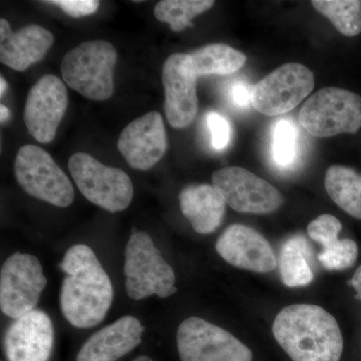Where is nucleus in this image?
I'll use <instances>...</instances> for the list:
<instances>
[{
  "instance_id": "f257e3e1",
  "label": "nucleus",
  "mask_w": 361,
  "mask_h": 361,
  "mask_svg": "<svg viewBox=\"0 0 361 361\" xmlns=\"http://www.w3.org/2000/svg\"><path fill=\"white\" fill-rule=\"evenodd\" d=\"M59 267L66 273L59 294L63 317L77 329L97 326L110 310L114 288L96 254L84 244L73 245Z\"/></svg>"
},
{
  "instance_id": "f03ea898",
  "label": "nucleus",
  "mask_w": 361,
  "mask_h": 361,
  "mask_svg": "<svg viewBox=\"0 0 361 361\" xmlns=\"http://www.w3.org/2000/svg\"><path fill=\"white\" fill-rule=\"evenodd\" d=\"M273 336L293 361H339L343 338L338 323L312 304H294L278 313Z\"/></svg>"
},
{
  "instance_id": "7ed1b4c3",
  "label": "nucleus",
  "mask_w": 361,
  "mask_h": 361,
  "mask_svg": "<svg viewBox=\"0 0 361 361\" xmlns=\"http://www.w3.org/2000/svg\"><path fill=\"white\" fill-rule=\"evenodd\" d=\"M118 61L115 47L104 40L82 42L61 61L63 80L90 101H106L115 90L114 73Z\"/></svg>"
},
{
  "instance_id": "20e7f679",
  "label": "nucleus",
  "mask_w": 361,
  "mask_h": 361,
  "mask_svg": "<svg viewBox=\"0 0 361 361\" xmlns=\"http://www.w3.org/2000/svg\"><path fill=\"white\" fill-rule=\"evenodd\" d=\"M126 291L133 300L157 295L167 298L177 292L174 270L164 259L153 239L133 228L125 250Z\"/></svg>"
},
{
  "instance_id": "39448f33",
  "label": "nucleus",
  "mask_w": 361,
  "mask_h": 361,
  "mask_svg": "<svg viewBox=\"0 0 361 361\" xmlns=\"http://www.w3.org/2000/svg\"><path fill=\"white\" fill-rule=\"evenodd\" d=\"M299 123L315 137L355 134L361 128V97L350 90L324 87L303 104Z\"/></svg>"
},
{
  "instance_id": "423d86ee",
  "label": "nucleus",
  "mask_w": 361,
  "mask_h": 361,
  "mask_svg": "<svg viewBox=\"0 0 361 361\" xmlns=\"http://www.w3.org/2000/svg\"><path fill=\"white\" fill-rule=\"evenodd\" d=\"M71 177L85 198L111 213L121 212L134 197L132 180L122 169L109 167L87 153L68 160Z\"/></svg>"
},
{
  "instance_id": "0eeeda50",
  "label": "nucleus",
  "mask_w": 361,
  "mask_h": 361,
  "mask_svg": "<svg viewBox=\"0 0 361 361\" xmlns=\"http://www.w3.org/2000/svg\"><path fill=\"white\" fill-rule=\"evenodd\" d=\"M14 175L20 186L33 198L59 208H66L75 200V189L68 176L47 151L35 145L18 149Z\"/></svg>"
},
{
  "instance_id": "6e6552de",
  "label": "nucleus",
  "mask_w": 361,
  "mask_h": 361,
  "mask_svg": "<svg viewBox=\"0 0 361 361\" xmlns=\"http://www.w3.org/2000/svg\"><path fill=\"white\" fill-rule=\"evenodd\" d=\"M180 361H253V353L239 339L200 317H189L177 332Z\"/></svg>"
},
{
  "instance_id": "1a4fd4ad",
  "label": "nucleus",
  "mask_w": 361,
  "mask_h": 361,
  "mask_svg": "<svg viewBox=\"0 0 361 361\" xmlns=\"http://www.w3.org/2000/svg\"><path fill=\"white\" fill-rule=\"evenodd\" d=\"M47 284L39 259L32 254H13L0 272L2 313L14 320L35 310Z\"/></svg>"
},
{
  "instance_id": "9d476101",
  "label": "nucleus",
  "mask_w": 361,
  "mask_h": 361,
  "mask_svg": "<svg viewBox=\"0 0 361 361\" xmlns=\"http://www.w3.org/2000/svg\"><path fill=\"white\" fill-rule=\"evenodd\" d=\"M314 85L310 68L300 63H285L254 85L251 104L262 115H284L310 96Z\"/></svg>"
},
{
  "instance_id": "9b49d317",
  "label": "nucleus",
  "mask_w": 361,
  "mask_h": 361,
  "mask_svg": "<svg viewBox=\"0 0 361 361\" xmlns=\"http://www.w3.org/2000/svg\"><path fill=\"white\" fill-rule=\"evenodd\" d=\"M213 186L239 213L269 214L283 204L281 193L267 180L241 167H225L212 175Z\"/></svg>"
},
{
  "instance_id": "f8f14e48",
  "label": "nucleus",
  "mask_w": 361,
  "mask_h": 361,
  "mask_svg": "<svg viewBox=\"0 0 361 361\" xmlns=\"http://www.w3.org/2000/svg\"><path fill=\"white\" fill-rule=\"evenodd\" d=\"M197 77L189 54H171L163 66L161 82L165 92V114L175 129H184L198 113Z\"/></svg>"
},
{
  "instance_id": "ddd939ff",
  "label": "nucleus",
  "mask_w": 361,
  "mask_h": 361,
  "mask_svg": "<svg viewBox=\"0 0 361 361\" xmlns=\"http://www.w3.org/2000/svg\"><path fill=\"white\" fill-rule=\"evenodd\" d=\"M68 106L66 85L54 75L39 78L26 97L25 123L28 133L42 144L54 141Z\"/></svg>"
},
{
  "instance_id": "4468645a",
  "label": "nucleus",
  "mask_w": 361,
  "mask_h": 361,
  "mask_svg": "<svg viewBox=\"0 0 361 361\" xmlns=\"http://www.w3.org/2000/svg\"><path fill=\"white\" fill-rule=\"evenodd\" d=\"M167 133L163 116L149 111L130 122L121 133L118 149L130 167L148 171L165 156Z\"/></svg>"
},
{
  "instance_id": "2eb2a0df",
  "label": "nucleus",
  "mask_w": 361,
  "mask_h": 361,
  "mask_svg": "<svg viewBox=\"0 0 361 361\" xmlns=\"http://www.w3.org/2000/svg\"><path fill=\"white\" fill-rule=\"evenodd\" d=\"M54 342L51 318L35 310L9 325L4 334V353L8 361H49Z\"/></svg>"
},
{
  "instance_id": "dca6fc26",
  "label": "nucleus",
  "mask_w": 361,
  "mask_h": 361,
  "mask_svg": "<svg viewBox=\"0 0 361 361\" xmlns=\"http://www.w3.org/2000/svg\"><path fill=\"white\" fill-rule=\"evenodd\" d=\"M216 251L226 262L241 269L268 273L276 267L269 242L248 226L233 224L221 235Z\"/></svg>"
},
{
  "instance_id": "f3484780",
  "label": "nucleus",
  "mask_w": 361,
  "mask_h": 361,
  "mask_svg": "<svg viewBox=\"0 0 361 361\" xmlns=\"http://www.w3.org/2000/svg\"><path fill=\"white\" fill-rule=\"evenodd\" d=\"M54 42L47 28L30 25L13 32L8 21L0 20V61L16 71H25L39 63Z\"/></svg>"
},
{
  "instance_id": "a211bd4d",
  "label": "nucleus",
  "mask_w": 361,
  "mask_h": 361,
  "mask_svg": "<svg viewBox=\"0 0 361 361\" xmlns=\"http://www.w3.org/2000/svg\"><path fill=\"white\" fill-rule=\"evenodd\" d=\"M144 326L134 316H123L85 342L75 361H116L142 342Z\"/></svg>"
},
{
  "instance_id": "6ab92c4d",
  "label": "nucleus",
  "mask_w": 361,
  "mask_h": 361,
  "mask_svg": "<svg viewBox=\"0 0 361 361\" xmlns=\"http://www.w3.org/2000/svg\"><path fill=\"white\" fill-rule=\"evenodd\" d=\"M179 200L183 215L199 234H211L222 224L227 204L213 185H190L180 191Z\"/></svg>"
},
{
  "instance_id": "aec40b11",
  "label": "nucleus",
  "mask_w": 361,
  "mask_h": 361,
  "mask_svg": "<svg viewBox=\"0 0 361 361\" xmlns=\"http://www.w3.org/2000/svg\"><path fill=\"white\" fill-rule=\"evenodd\" d=\"M325 189L332 201L361 220V175L351 168L331 166L325 173Z\"/></svg>"
},
{
  "instance_id": "412c9836",
  "label": "nucleus",
  "mask_w": 361,
  "mask_h": 361,
  "mask_svg": "<svg viewBox=\"0 0 361 361\" xmlns=\"http://www.w3.org/2000/svg\"><path fill=\"white\" fill-rule=\"evenodd\" d=\"M189 56L197 77L232 75L243 68L247 61L243 52L224 44H207Z\"/></svg>"
},
{
  "instance_id": "4be33fe9",
  "label": "nucleus",
  "mask_w": 361,
  "mask_h": 361,
  "mask_svg": "<svg viewBox=\"0 0 361 361\" xmlns=\"http://www.w3.org/2000/svg\"><path fill=\"white\" fill-rule=\"evenodd\" d=\"M310 249L303 236L287 240L280 254L279 267L282 281L288 287H302L314 279L307 259Z\"/></svg>"
},
{
  "instance_id": "5701e85b",
  "label": "nucleus",
  "mask_w": 361,
  "mask_h": 361,
  "mask_svg": "<svg viewBox=\"0 0 361 361\" xmlns=\"http://www.w3.org/2000/svg\"><path fill=\"white\" fill-rule=\"evenodd\" d=\"M214 4L213 0H163L156 4L154 14L157 20L168 23L173 32H180L193 26L191 20L212 8Z\"/></svg>"
},
{
  "instance_id": "b1692460",
  "label": "nucleus",
  "mask_w": 361,
  "mask_h": 361,
  "mask_svg": "<svg viewBox=\"0 0 361 361\" xmlns=\"http://www.w3.org/2000/svg\"><path fill=\"white\" fill-rule=\"evenodd\" d=\"M311 4L345 37L361 32L360 0H313Z\"/></svg>"
},
{
  "instance_id": "393cba45",
  "label": "nucleus",
  "mask_w": 361,
  "mask_h": 361,
  "mask_svg": "<svg viewBox=\"0 0 361 361\" xmlns=\"http://www.w3.org/2000/svg\"><path fill=\"white\" fill-rule=\"evenodd\" d=\"M272 134V155L280 168L289 169L298 157V130L290 120H280L275 123Z\"/></svg>"
},
{
  "instance_id": "a878e982",
  "label": "nucleus",
  "mask_w": 361,
  "mask_h": 361,
  "mask_svg": "<svg viewBox=\"0 0 361 361\" xmlns=\"http://www.w3.org/2000/svg\"><path fill=\"white\" fill-rule=\"evenodd\" d=\"M358 247L353 240H337L331 245L323 248L318 260L327 270H345L355 264Z\"/></svg>"
},
{
  "instance_id": "bb28decb",
  "label": "nucleus",
  "mask_w": 361,
  "mask_h": 361,
  "mask_svg": "<svg viewBox=\"0 0 361 361\" xmlns=\"http://www.w3.org/2000/svg\"><path fill=\"white\" fill-rule=\"evenodd\" d=\"M341 230V221L330 214L318 216L307 227L310 238L319 243L323 248L339 240L338 235Z\"/></svg>"
},
{
  "instance_id": "cd10ccee",
  "label": "nucleus",
  "mask_w": 361,
  "mask_h": 361,
  "mask_svg": "<svg viewBox=\"0 0 361 361\" xmlns=\"http://www.w3.org/2000/svg\"><path fill=\"white\" fill-rule=\"evenodd\" d=\"M206 122L210 130L213 148L217 151L227 148L231 140V126L227 118L216 111H209L206 116Z\"/></svg>"
},
{
  "instance_id": "c85d7f7f",
  "label": "nucleus",
  "mask_w": 361,
  "mask_h": 361,
  "mask_svg": "<svg viewBox=\"0 0 361 361\" xmlns=\"http://www.w3.org/2000/svg\"><path fill=\"white\" fill-rule=\"evenodd\" d=\"M45 4L59 6L63 13L75 18L92 16L99 7L97 0H51Z\"/></svg>"
},
{
  "instance_id": "c756f323",
  "label": "nucleus",
  "mask_w": 361,
  "mask_h": 361,
  "mask_svg": "<svg viewBox=\"0 0 361 361\" xmlns=\"http://www.w3.org/2000/svg\"><path fill=\"white\" fill-rule=\"evenodd\" d=\"M231 101L237 108H248L251 103V92L248 85L244 84V82L235 85L231 90Z\"/></svg>"
},
{
  "instance_id": "7c9ffc66",
  "label": "nucleus",
  "mask_w": 361,
  "mask_h": 361,
  "mask_svg": "<svg viewBox=\"0 0 361 361\" xmlns=\"http://www.w3.org/2000/svg\"><path fill=\"white\" fill-rule=\"evenodd\" d=\"M351 285L353 288L357 292V297L361 300V266L355 271V275H353V279H351Z\"/></svg>"
},
{
  "instance_id": "2f4dec72",
  "label": "nucleus",
  "mask_w": 361,
  "mask_h": 361,
  "mask_svg": "<svg viewBox=\"0 0 361 361\" xmlns=\"http://www.w3.org/2000/svg\"><path fill=\"white\" fill-rule=\"evenodd\" d=\"M9 118H11V111L7 109V106L1 104L0 106V121H1V123H6Z\"/></svg>"
},
{
  "instance_id": "473e14b6",
  "label": "nucleus",
  "mask_w": 361,
  "mask_h": 361,
  "mask_svg": "<svg viewBox=\"0 0 361 361\" xmlns=\"http://www.w3.org/2000/svg\"><path fill=\"white\" fill-rule=\"evenodd\" d=\"M7 89V82L6 78L4 77L0 78V96L4 97V92Z\"/></svg>"
},
{
  "instance_id": "72a5a7b5",
  "label": "nucleus",
  "mask_w": 361,
  "mask_h": 361,
  "mask_svg": "<svg viewBox=\"0 0 361 361\" xmlns=\"http://www.w3.org/2000/svg\"><path fill=\"white\" fill-rule=\"evenodd\" d=\"M133 361H154V360H152L151 357H149V356L142 355V356H139V357L135 358V360H134Z\"/></svg>"
},
{
  "instance_id": "f704fd0d",
  "label": "nucleus",
  "mask_w": 361,
  "mask_h": 361,
  "mask_svg": "<svg viewBox=\"0 0 361 361\" xmlns=\"http://www.w3.org/2000/svg\"><path fill=\"white\" fill-rule=\"evenodd\" d=\"M1 361H4V360H1Z\"/></svg>"
}]
</instances>
